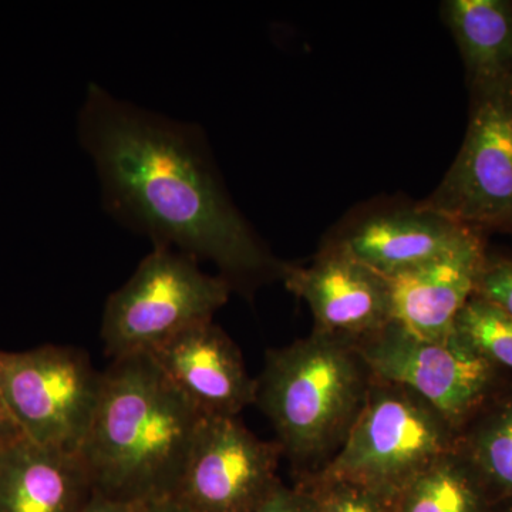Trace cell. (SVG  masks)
I'll return each instance as SVG.
<instances>
[{"label": "cell", "mask_w": 512, "mask_h": 512, "mask_svg": "<svg viewBox=\"0 0 512 512\" xmlns=\"http://www.w3.org/2000/svg\"><path fill=\"white\" fill-rule=\"evenodd\" d=\"M255 512H318L315 495L305 483H279Z\"/></svg>", "instance_id": "44dd1931"}, {"label": "cell", "mask_w": 512, "mask_h": 512, "mask_svg": "<svg viewBox=\"0 0 512 512\" xmlns=\"http://www.w3.org/2000/svg\"><path fill=\"white\" fill-rule=\"evenodd\" d=\"M150 355L110 360L79 454L103 498L174 497L202 419Z\"/></svg>", "instance_id": "7a4b0ae2"}, {"label": "cell", "mask_w": 512, "mask_h": 512, "mask_svg": "<svg viewBox=\"0 0 512 512\" xmlns=\"http://www.w3.org/2000/svg\"><path fill=\"white\" fill-rule=\"evenodd\" d=\"M96 495L79 451L26 437L0 448V512H83Z\"/></svg>", "instance_id": "4fadbf2b"}, {"label": "cell", "mask_w": 512, "mask_h": 512, "mask_svg": "<svg viewBox=\"0 0 512 512\" xmlns=\"http://www.w3.org/2000/svg\"><path fill=\"white\" fill-rule=\"evenodd\" d=\"M148 355L201 416L238 417L255 406L256 380L214 320L184 330Z\"/></svg>", "instance_id": "8fae6325"}, {"label": "cell", "mask_w": 512, "mask_h": 512, "mask_svg": "<svg viewBox=\"0 0 512 512\" xmlns=\"http://www.w3.org/2000/svg\"><path fill=\"white\" fill-rule=\"evenodd\" d=\"M255 380V406L274 427L282 456L311 477L338 453L373 377L352 343L313 330L269 350Z\"/></svg>", "instance_id": "3957f363"}, {"label": "cell", "mask_w": 512, "mask_h": 512, "mask_svg": "<svg viewBox=\"0 0 512 512\" xmlns=\"http://www.w3.org/2000/svg\"><path fill=\"white\" fill-rule=\"evenodd\" d=\"M232 286L202 271L200 261L153 247L104 306L100 336L111 360L148 355L198 323L214 320Z\"/></svg>", "instance_id": "5b68a950"}, {"label": "cell", "mask_w": 512, "mask_h": 512, "mask_svg": "<svg viewBox=\"0 0 512 512\" xmlns=\"http://www.w3.org/2000/svg\"><path fill=\"white\" fill-rule=\"evenodd\" d=\"M458 430L434 407L397 384L373 379L362 410L328 464L311 477L348 481L387 500L444 454Z\"/></svg>", "instance_id": "277c9868"}, {"label": "cell", "mask_w": 512, "mask_h": 512, "mask_svg": "<svg viewBox=\"0 0 512 512\" xmlns=\"http://www.w3.org/2000/svg\"><path fill=\"white\" fill-rule=\"evenodd\" d=\"M103 372L83 350L43 345L0 350V387L26 439L77 451L99 402Z\"/></svg>", "instance_id": "8992f818"}, {"label": "cell", "mask_w": 512, "mask_h": 512, "mask_svg": "<svg viewBox=\"0 0 512 512\" xmlns=\"http://www.w3.org/2000/svg\"><path fill=\"white\" fill-rule=\"evenodd\" d=\"M476 293L493 302L512 318L511 259H485Z\"/></svg>", "instance_id": "ffe728a7"}, {"label": "cell", "mask_w": 512, "mask_h": 512, "mask_svg": "<svg viewBox=\"0 0 512 512\" xmlns=\"http://www.w3.org/2000/svg\"><path fill=\"white\" fill-rule=\"evenodd\" d=\"M417 207L474 232L512 231V82L471 90L463 146Z\"/></svg>", "instance_id": "52a82bcc"}, {"label": "cell", "mask_w": 512, "mask_h": 512, "mask_svg": "<svg viewBox=\"0 0 512 512\" xmlns=\"http://www.w3.org/2000/svg\"><path fill=\"white\" fill-rule=\"evenodd\" d=\"M281 456L238 417H202L174 498L192 512H255L281 483Z\"/></svg>", "instance_id": "9c48e42d"}, {"label": "cell", "mask_w": 512, "mask_h": 512, "mask_svg": "<svg viewBox=\"0 0 512 512\" xmlns=\"http://www.w3.org/2000/svg\"><path fill=\"white\" fill-rule=\"evenodd\" d=\"M77 138L90 157L104 211L153 247L217 266L232 289L279 276L276 261L222 183L204 131L90 83Z\"/></svg>", "instance_id": "6da1fadb"}, {"label": "cell", "mask_w": 512, "mask_h": 512, "mask_svg": "<svg viewBox=\"0 0 512 512\" xmlns=\"http://www.w3.org/2000/svg\"><path fill=\"white\" fill-rule=\"evenodd\" d=\"M498 503L458 450L421 470L393 498V512H494Z\"/></svg>", "instance_id": "2e32d148"}, {"label": "cell", "mask_w": 512, "mask_h": 512, "mask_svg": "<svg viewBox=\"0 0 512 512\" xmlns=\"http://www.w3.org/2000/svg\"><path fill=\"white\" fill-rule=\"evenodd\" d=\"M22 437L25 436H23L15 417L10 412L5 394H3L2 387H0V448L8 446L13 441L22 439Z\"/></svg>", "instance_id": "7402d4cb"}, {"label": "cell", "mask_w": 512, "mask_h": 512, "mask_svg": "<svg viewBox=\"0 0 512 512\" xmlns=\"http://www.w3.org/2000/svg\"><path fill=\"white\" fill-rule=\"evenodd\" d=\"M281 279L308 303L322 335L356 345L392 322L387 279L338 248L308 266L284 265Z\"/></svg>", "instance_id": "30bf717a"}, {"label": "cell", "mask_w": 512, "mask_h": 512, "mask_svg": "<svg viewBox=\"0 0 512 512\" xmlns=\"http://www.w3.org/2000/svg\"><path fill=\"white\" fill-rule=\"evenodd\" d=\"M143 512H192L188 510L183 503L174 497L161 498V500L151 501L143 504Z\"/></svg>", "instance_id": "cb8c5ba5"}, {"label": "cell", "mask_w": 512, "mask_h": 512, "mask_svg": "<svg viewBox=\"0 0 512 512\" xmlns=\"http://www.w3.org/2000/svg\"><path fill=\"white\" fill-rule=\"evenodd\" d=\"M474 231L416 207L375 215L355 225L332 247L384 276L400 274L447 254Z\"/></svg>", "instance_id": "5bb4252c"}, {"label": "cell", "mask_w": 512, "mask_h": 512, "mask_svg": "<svg viewBox=\"0 0 512 512\" xmlns=\"http://www.w3.org/2000/svg\"><path fill=\"white\" fill-rule=\"evenodd\" d=\"M353 346L373 379L417 394L458 433L493 394L498 367L456 333L446 342H431L390 322Z\"/></svg>", "instance_id": "ba28073f"}, {"label": "cell", "mask_w": 512, "mask_h": 512, "mask_svg": "<svg viewBox=\"0 0 512 512\" xmlns=\"http://www.w3.org/2000/svg\"><path fill=\"white\" fill-rule=\"evenodd\" d=\"M490 399L458 433L457 450L495 503H512V393Z\"/></svg>", "instance_id": "e0dca14e"}, {"label": "cell", "mask_w": 512, "mask_h": 512, "mask_svg": "<svg viewBox=\"0 0 512 512\" xmlns=\"http://www.w3.org/2000/svg\"><path fill=\"white\" fill-rule=\"evenodd\" d=\"M318 512H393L392 501L348 481L306 478Z\"/></svg>", "instance_id": "d6986e66"}, {"label": "cell", "mask_w": 512, "mask_h": 512, "mask_svg": "<svg viewBox=\"0 0 512 512\" xmlns=\"http://www.w3.org/2000/svg\"><path fill=\"white\" fill-rule=\"evenodd\" d=\"M505 507H501L500 503L495 507L494 512H512V503H505Z\"/></svg>", "instance_id": "d4e9b609"}, {"label": "cell", "mask_w": 512, "mask_h": 512, "mask_svg": "<svg viewBox=\"0 0 512 512\" xmlns=\"http://www.w3.org/2000/svg\"><path fill=\"white\" fill-rule=\"evenodd\" d=\"M454 333L493 365L512 370V318L474 293L458 313Z\"/></svg>", "instance_id": "ac0fdd59"}, {"label": "cell", "mask_w": 512, "mask_h": 512, "mask_svg": "<svg viewBox=\"0 0 512 512\" xmlns=\"http://www.w3.org/2000/svg\"><path fill=\"white\" fill-rule=\"evenodd\" d=\"M83 512H143V504L121 503L96 495Z\"/></svg>", "instance_id": "603a6c76"}, {"label": "cell", "mask_w": 512, "mask_h": 512, "mask_svg": "<svg viewBox=\"0 0 512 512\" xmlns=\"http://www.w3.org/2000/svg\"><path fill=\"white\" fill-rule=\"evenodd\" d=\"M441 9L463 57L470 90L512 82V2L448 0Z\"/></svg>", "instance_id": "9a60e30c"}, {"label": "cell", "mask_w": 512, "mask_h": 512, "mask_svg": "<svg viewBox=\"0 0 512 512\" xmlns=\"http://www.w3.org/2000/svg\"><path fill=\"white\" fill-rule=\"evenodd\" d=\"M485 259L480 234L474 232L447 254L386 278L392 323L431 342L453 338L458 313L476 293Z\"/></svg>", "instance_id": "7c38bea8"}]
</instances>
